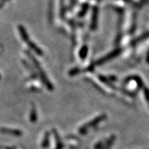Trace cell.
Segmentation results:
<instances>
[{
    "mask_svg": "<svg viewBox=\"0 0 149 149\" xmlns=\"http://www.w3.org/2000/svg\"><path fill=\"white\" fill-rule=\"evenodd\" d=\"M4 131L6 132V133H10L12 134V135H15V136H20V135H21V132L19 131V130H5Z\"/></svg>",
    "mask_w": 149,
    "mask_h": 149,
    "instance_id": "obj_1",
    "label": "cell"
}]
</instances>
